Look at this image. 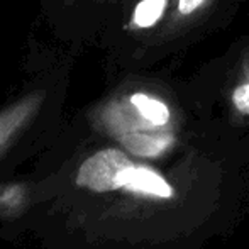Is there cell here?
Segmentation results:
<instances>
[{"mask_svg": "<svg viewBox=\"0 0 249 249\" xmlns=\"http://www.w3.org/2000/svg\"><path fill=\"white\" fill-rule=\"evenodd\" d=\"M100 117L105 127L136 154L156 156L175 141L170 104L149 90L119 93L104 105Z\"/></svg>", "mask_w": 249, "mask_h": 249, "instance_id": "1", "label": "cell"}, {"mask_svg": "<svg viewBox=\"0 0 249 249\" xmlns=\"http://www.w3.org/2000/svg\"><path fill=\"white\" fill-rule=\"evenodd\" d=\"M136 164L119 149H102L80 166L76 183L93 192H110L125 187Z\"/></svg>", "mask_w": 249, "mask_h": 249, "instance_id": "2", "label": "cell"}, {"mask_svg": "<svg viewBox=\"0 0 249 249\" xmlns=\"http://www.w3.org/2000/svg\"><path fill=\"white\" fill-rule=\"evenodd\" d=\"M213 0H173L164 19L163 34L164 36H175L181 33L192 24H195L207 10L212 7Z\"/></svg>", "mask_w": 249, "mask_h": 249, "instance_id": "3", "label": "cell"}, {"mask_svg": "<svg viewBox=\"0 0 249 249\" xmlns=\"http://www.w3.org/2000/svg\"><path fill=\"white\" fill-rule=\"evenodd\" d=\"M229 105L234 117L249 124V46H244L229 89Z\"/></svg>", "mask_w": 249, "mask_h": 249, "instance_id": "4", "label": "cell"}, {"mask_svg": "<svg viewBox=\"0 0 249 249\" xmlns=\"http://www.w3.org/2000/svg\"><path fill=\"white\" fill-rule=\"evenodd\" d=\"M173 0H139L129 19V31L144 33L166 19Z\"/></svg>", "mask_w": 249, "mask_h": 249, "instance_id": "5", "label": "cell"}, {"mask_svg": "<svg viewBox=\"0 0 249 249\" xmlns=\"http://www.w3.org/2000/svg\"><path fill=\"white\" fill-rule=\"evenodd\" d=\"M124 188H129L132 192H141V194L146 195H154V197L160 198H170L171 194H173L170 183L161 175L144 166L132 168Z\"/></svg>", "mask_w": 249, "mask_h": 249, "instance_id": "6", "label": "cell"}, {"mask_svg": "<svg viewBox=\"0 0 249 249\" xmlns=\"http://www.w3.org/2000/svg\"><path fill=\"white\" fill-rule=\"evenodd\" d=\"M17 108H19V102H17L14 107H10L9 110L5 112L3 115H0V136H2V132H3V125H7V122L10 121V119L16 115V112H17Z\"/></svg>", "mask_w": 249, "mask_h": 249, "instance_id": "7", "label": "cell"}, {"mask_svg": "<svg viewBox=\"0 0 249 249\" xmlns=\"http://www.w3.org/2000/svg\"><path fill=\"white\" fill-rule=\"evenodd\" d=\"M75 2H78V0H63L65 5H71V3H75Z\"/></svg>", "mask_w": 249, "mask_h": 249, "instance_id": "8", "label": "cell"}]
</instances>
